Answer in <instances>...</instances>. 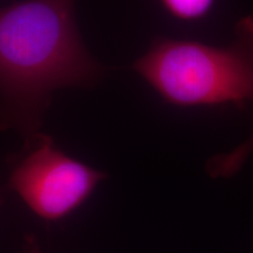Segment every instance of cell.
<instances>
[{
  "mask_svg": "<svg viewBox=\"0 0 253 253\" xmlns=\"http://www.w3.org/2000/svg\"><path fill=\"white\" fill-rule=\"evenodd\" d=\"M77 0H24L0 8V129L38 134L53 91L91 88L107 69L82 42Z\"/></svg>",
  "mask_w": 253,
  "mask_h": 253,
  "instance_id": "cell-1",
  "label": "cell"
},
{
  "mask_svg": "<svg viewBox=\"0 0 253 253\" xmlns=\"http://www.w3.org/2000/svg\"><path fill=\"white\" fill-rule=\"evenodd\" d=\"M168 13L179 20H198L212 8L214 0H161Z\"/></svg>",
  "mask_w": 253,
  "mask_h": 253,
  "instance_id": "cell-5",
  "label": "cell"
},
{
  "mask_svg": "<svg viewBox=\"0 0 253 253\" xmlns=\"http://www.w3.org/2000/svg\"><path fill=\"white\" fill-rule=\"evenodd\" d=\"M253 154V132L246 140L229 153L218 154L207 162L208 175L212 178H230L242 169Z\"/></svg>",
  "mask_w": 253,
  "mask_h": 253,
  "instance_id": "cell-4",
  "label": "cell"
},
{
  "mask_svg": "<svg viewBox=\"0 0 253 253\" xmlns=\"http://www.w3.org/2000/svg\"><path fill=\"white\" fill-rule=\"evenodd\" d=\"M28 243H30V244H28V248L25 253H40L39 250H38V246L36 245V243L34 242H28Z\"/></svg>",
  "mask_w": 253,
  "mask_h": 253,
  "instance_id": "cell-6",
  "label": "cell"
},
{
  "mask_svg": "<svg viewBox=\"0 0 253 253\" xmlns=\"http://www.w3.org/2000/svg\"><path fill=\"white\" fill-rule=\"evenodd\" d=\"M132 69L177 107L253 103V17L240 18L226 46L156 37Z\"/></svg>",
  "mask_w": 253,
  "mask_h": 253,
  "instance_id": "cell-2",
  "label": "cell"
},
{
  "mask_svg": "<svg viewBox=\"0 0 253 253\" xmlns=\"http://www.w3.org/2000/svg\"><path fill=\"white\" fill-rule=\"evenodd\" d=\"M31 140L36 147L13 169L9 188L45 219L67 216L89 197L106 173L56 149L49 136L37 134Z\"/></svg>",
  "mask_w": 253,
  "mask_h": 253,
  "instance_id": "cell-3",
  "label": "cell"
}]
</instances>
